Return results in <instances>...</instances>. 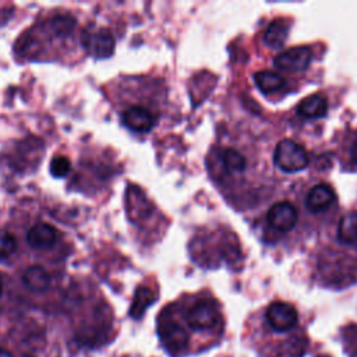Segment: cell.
I'll use <instances>...</instances> for the list:
<instances>
[{"label": "cell", "mask_w": 357, "mask_h": 357, "mask_svg": "<svg viewBox=\"0 0 357 357\" xmlns=\"http://www.w3.org/2000/svg\"><path fill=\"white\" fill-rule=\"evenodd\" d=\"M222 304L209 291L183 294L158 315L156 331L172 357L199 354L215 347L225 333Z\"/></svg>", "instance_id": "1"}, {"label": "cell", "mask_w": 357, "mask_h": 357, "mask_svg": "<svg viewBox=\"0 0 357 357\" xmlns=\"http://www.w3.org/2000/svg\"><path fill=\"white\" fill-rule=\"evenodd\" d=\"M243 340L258 357H304L310 342L297 308L282 300L248 317Z\"/></svg>", "instance_id": "2"}, {"label": "cell", "mask_w": 357, "mask_h": 357, "mask_svg": "<svg viewBox=\"0 0 357 357\" xmlns=\"http://www.w3.org/2000/svg\"><path fill=\"white\" fill-rule=\"evenodd\" d=\"M208 166L211 176L222 190L234 191L243 185L255 166L254 155L245 145L236 142H223L212 148Z\"/></svg>", "instance_id": "3"}, {"label": "cell", "mask_w": 357, "mask_h": 357, "mask_svg": "<svg viewBox=\"0 0 357 357\" xmlns=\"http://www.w3.org/2000/svg\"><path fill=\"white\" fill-rule=\"evenodd\" d=\"M298 218L300 211L293 201H278L266 211L265 233H271L272 238L290 234L296 229Z\"/></svg>", "instance_id": "4"}, {"label": "cell", "mask_w": 357, "mask_h": 357, "mask_svg": "<svg viewBox=\"0 0 357 357\" xmlns=\"http://www.w3.org/2000/svg\"><path fill=\"white\" fill-rule=\"evenodd\" d=\"M308 162H310V156L305 148L290 138H284L279 141L273 151L275 166L286 173L300 172L307 167Z\"/></svg>", "instance_id": "5"}, {"label": "cell", "mask_w": 357, "mask_h": 357, "mask_svg": "<svg viewBox=\"0 0 357 357\" xmlns=\"http://www.w3.org/2000/svg\"><path fill=\"white\" fill-rule=\"evenodd\" d=\"M159 113L144 105H131L124 109L121 120L127 128L134 132H149L158 123Z\"/></svg>", "instance_id": "6"}, {"label": "cell", "mask_w": 357, "mask_h": 357, "mask_svg": "<svg viewBox=\"0 0 357 357\" xmlns=\"http://www.w3.org/2000/svg\"><path fill=\"white\" fill-rule=\"evenodd\" d=\"M81 42L86 53L96 59H106L114 52V38L107 28L85 31Z\"/></svg>", "instance_id": "7"}, {"label": "cell", "mask_w": 357, "mask_h": 357, "mask_svg": "<svg viewBox=\"0 0 357 357\" xmlns=\"http://www.w3.org/2000/svg\"><path fill=\"white\" fill-rule=\"evenodd\" d=\"M312 59V52L307 46H296L289 47L284 52H280L275 60L273 64L279 70L284 71H303L305 70Z\"/></svg>", "instance_id": "8"}, {"label": "cell", "mask_w": 357, "mask_h": 357, "mask_svg": "<svg viewBox=\"0 0 357 357\" xmlns=\"http://www.w3.org/2000/svg\"><path fill=\"white\" fill-rule=\"evenodd\" d=\"M336 202V194L328 183L312 185L304 198V206L311 213H324Z\"/></svg>", "instance_id": "9"}, {"label": "cell", "mask_w": 357, "mask_h": 357, "mask_svg": "<svg viewBox=\"0 0 357 357\" xmlns=\"http://www.w3.org/2000/svg\"><path fill=\"white\" fill-rule=\"evenodd\" d=\"M335 238L340 245L357 250V209H347L339 216Z\"/></svg>", "instance_id": "10"}, {"label": "cell", "mask_w": 357, "mask_h": 357, "mask_svg": "<svg viewBox=\"0 0 357 357\" xmlns=\"http://www.w3.org/2000/svg\"><path fill=\"white\" fill-rule=\"evenodd\" d=\"M26 240H28L29 245L36 250L52 248L57 240V230L52 225L40 222V223L33 225L28 230Z\"/></svg>", "instance_id": "11"}, {"label": "cell", "mask_w": 357, "mask_h": 357, "mask_svg": "<svg viewBox=\"0 0 357 357\" xmlns=\"http://www.w3.org/2000/svg\"><path fill=\"white\" fill-rule=\"evenodd\" d=\"M24 286L33 293H43L50 286V275L40 265H32L22 273Z\"/></svg>", "instance_id": "12"}, {"label": "cell", "mask_w": 357, "mask_h": 357, "mask_svg": "<svg viewBox=\"0 0 357 357\" xmlns=\"http://www.w3.org/2000/svg\"><path fill=\"white\" fill-rule=\"evenodd\" d=\"M326 112H328V100L321 93H314L304 98L297 106V113L305 119H318L325 116Z\"/></svg>", "instance_id": "13"}, {"label": "cell", "mask_w": 357, "mask_h": 357, "mask_svg": "<svg viewBox=\"0 0 357 357\" xmlns=\"http://www.w3.org/2000/svg\"><path fill=\"white\" fill-rule=\"evenodd\" d=\"M289 28H290V24L286 22L284 20H275L265 29L264 43L273 49L280 47L284 43V40L287 39Z\"/></svg>", "instance_id": "14"}, {"label": "cell", "mask_w": 357, "mask_h": 357, "mask_svg": "<svg viewBox=\"0 0 357 357\" xmlns=\"http://www.w3.org/2000/svg\"><path fill=\"white\" fill-rule=\"evenodd\" d=\"M340 160L342 165L350 170H357V130H353L343 137Z\"/></svg>", "instance_id": "15"}, {"label": "cell", "mask_w": 357, "mask_h": 357, "mask_svg": "<svg viewBox=\"0 0 357 357\" xmlns=\"http://www.w3.org/2000/svg\"><path fill=\"white\" fill-rule=\"evenodd\" d=\"M254 81L257 86L266 95L278 92L284 88V79L272 71H258L254 74Z\"/></svg>", "instance_id": "16"}, {"label": "cell", "mask_w": 357, "mask_h": 357, "mask_svg": "<svg viewBox=\"0 0 357 357\" xmlns=\"http://www.w3.org/2000/svg\"><path fill=\"white\" fill-rule=\"evenodd\" d=\"M342 342L349 357H357V324H351L342 329Z\"/></svg>", "instance_id": "17"}, {"label": "cell", "mask_w": 357, "mask_h": 357, "mask_svg": "<svg viewBox=\"0 0 357 357\" xmlns=\"http://www.w3.org/2000/svg\"><path fill=\"white\" fill-rule=\"evenodd\" d=\"M75 26V20L71 15H57L50 21V28L57 36H68Z\"/></svg>", "instance_id": "18"}, {"label": "cell", "mask_w": 357, "mask_h": 357, "mask_svg": "<svg viewBox=\"0 0 357 357\" xmlns=\"http://www.w3.org/2000/svg\"><path fill=\"white\" fill-rule=\"evenodd\" d=\"M50 173L53 177H57V178H61L64 176H67L70 173V169H71V163H70V159L66 158V156H54L50 162Z\"/></svg>", "instance_id": "19"}, {"label": "cell", "mask_w": 357, "mask_h": 357, "mask_svg": "<svg viewBox=\"0 0 357 357\" xmlns=\"http://www.w3.org/2000/svg\"><path fill=\"white\" fill-rule=\"evenodd\" d=\"M17 250V238L8 230L0 229V257H8Z\"/></svg>", "instance_id": "20"}, {"label": "cell", "mask_w": 357, "mask_h": 357, "mask_svg": "<svg viewBox=\"0 0 357 357\" xmlns=\"http://www.w3.org/2000/svg\"><path fill=\"white\" fill-rule=\"evenodd\" d=\"M0 357H14V356H13V353L8 349L0 347Z\"/></svg>", "instance_id": "21"}, {"label": "cell", "mask_w": 357, "mask_h": 357, "mask_svg": "<svg viewBox=\"0 0 357 357\" xmlns=\"http://www.w3.org/2000/svg\"><path fill=\"white\" fill-rule=\"evenodd\" d=\"M1 293H3V279L0 276V297H1Z\"/></svg>", "instance_id": "22"}]
</instances>
